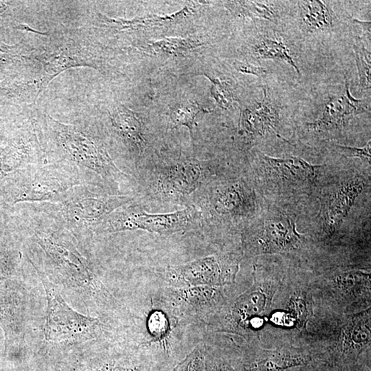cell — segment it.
<instances>
[{
	"instance_id": "obj_1",
	"label": "cell",
	"mask_w": 371,
	"mask_h": 371,
	"mask_svg": "<svg viewBox=\"0 0 371 371\" xmlns=\"http://www.w3.org/2000/svg\"><path fill=\"white\" fill-rule=\"evenodd\" d=\"M49 161L75 170L83 183L119 190L130 177L115 164L102 138L90 127L47 115L40 122Z\"/></svg>"
},
{
	"instance_id": "obj_2",
	"label": "cell",
	"mask_w": 371,
	"mask_h": 371,
	"mask_svg": "<svg viewBox=\"0 0 371 371\" xmlns=\"http://www.w3.org/2000/svg\"><path fill=\"white\" fill-rule=\"evenodd\" d=\"M371 308L351 313L315 316L305 343L328 371L370 368Z\"/></svg>"
},
{
	"instance_id": "obj_3",
	"label": "cell",
	"mask_w": 371,
	"mask_h": 371,
	"mask_svg": "<svg viewBox=\"0 0 371 371\" xmlns=\"http://www.w3.org/2000/svg\"><path fill=\"white\" fill-rule=\"evenodd\" d=\"M133 200L130 194L106 192L100 186L82 183L75 186L62 201L36 204V210L58 219L80 240L95 234L109 214Z\"/></svg>"
},
{
	"instance_id": "obj_4",
	"label": "cell",
	"mask_w": 371,
	"mask_h": 371,
	"mask_svg": "<svg viewBox=\"0 0 371 371\" xmlns=\"http://www.w3.org/2000/svg\"><path fill=\"white\" fill-rule=\"evenodd\" d=\"M30 218L32 238L58 272L87 290L100 288L87 260L76 245V238L54 216L38 211Z\"/></svg>"
},
{
	"instance_id": "obj_5",
	"label": "cell",
	"mask_w": 371,
	"mask_h": 371,
	"mask_svg": "<svg viewBox=\"0 0 371 371\" xmlns=\"http://www.w3.org/2000/svg\"><path fill=\"white\" fill-rule=\"evenodd\" d=\"M82 183L75 170L62 163L49 161L13 177L9 187H5L6 199L12 204L58 203L75 186Z\"/></svg>"
},
{
	"instance_id": "obj_6",
	"label": "cell",
	"mask_w": 371,
	"mask_h": 371,
	"mask_svg": "<svg viewBox=\"0 0 371 371\" xmlns=\"http://www.w3.org/2000/svg\"><path fill=\"white\" fill-rule=\"evenodd\" d=\"M33 59L41 67L38 95L60 73L74 67H102V60L95 47L85 36L72 33H56L45 47L35 49Z\"/></svg>"
},
{
	"instance_id": "obj_7",
	"label": "cell",
	"mask_w": 371,
	"mask_h": 371,
	"mask_svg": "<svg viewBox=\"0 0 371 371\" xmlns=\"http://www.w3.org/2000/svg\"><path fill=\"white\" fill-rule=\"evenodd\" d=\"M311 285L313 295L325 301L332 313L351 314L370 308V271L337 269L311 280Z\"/></svg>"
},
{
	"instance_id": "obj_8",
	"label": "cell",
	"mask_w": 371,
	"mask_h": 371,
	"mask_svg": "<svg viewBox=\"0 0 371 371\" xmlns=\"http://www.w3.org/2000/svg\"><path fill=\"white\" fill-rule=\"evenodd\" d=\"M307 243L306 236L297 232L294 218L280 210L265 214L242 236L244 253L248 256L297 253Z\"/></svg>"
},
{
	"instance_id": "obj_9",
	"label": "cell",
	"mask_w": 371,
	"mask_h": 371,
	"mask_svg": "<svg viewBox=\"0 0 371 371\" xmlns=\"http://www.w3.org/2000/svg\"><path fill=\"white\" fill-rule=\"evenodd\" d=\"M131 203L109 214L96 228L95 234L138 229L171 234L191 229L196 227L201 219V212L194 206L172 213L149 214Z\"/></svg>"
},
{
	"instance_id": "obj_10",
	"label": "cell",
	"mask_w": 371,
	"mask_h": 371,
	"mask_svg": "<svg viewBox=\"0 0 371 371\" xmlns=\"http://www.w3.org/2000/svg\"><path fill=\"white\" fill-rule=\"evenodd\" d=\"M49 161L45 138L38 119L21 125L0 149V179L17 175Z\"/></svg>"
},
{
	"instance_id": "obj_11",
	"label": "cell",
	"mask_w": 371,
	"mask_h": 371,
	"mask_svg": "<svg viewBox=\"0 0 371 371\" xmlns=\"http://www.w3.org/2000/svg\"><path fill=\"white\" fill-rule=\"evenodd\" d=\"M253 267L252 286L236 299L231 311L232 320L244 330L261 326L259 321L269 314L284 278L261 265Z\"/></svg>"
},
{
	"instance_id": "obj_12",
	"label": "cell",
	"mask_w": 371,
	"mask_h": 371,
	"mask_svg": "<svg viewBox=\"0 0 371 371\" xmlns=\"http://www.w3.org/2000/svg\"><path fill=\"white\" fill-rule=\"evenodd\" d=\"M34 268L43 284L47 300L44 327L45 340L67 341L80 338L92 332L98 325V320L82 315L70 307L44 271L36 267Z\"/></svg>"
},
{
	"instance_id": "obj_13",
	"label": "cell",
	"mask_w": 371,
	"mask_h": 371,
	"mask_svg": "<svg viewBox=\"0 0 371 371\" xmlns=\"http://www.w3.org/2000/svg\"><path fill=\"white\" fill-rule=\"evenodd\" d=\"M238 257L234 254H215L168 267L167 281L176 286H217L235 282L239 271Z\"/></svg>"
},
{
	"instance_id": "obj_14",
	"label": "cell",
	"mask_w": 371,
	"mask_h": 371,
	"mask_svg": "<svg viewBox=\"0 0 371 371\" xmlns=\"http://www.w3.org/2000/svg\"><path fill=\"white\" fill-rule=\"evenodd\" d=\"M258 153V175L262 181L276 188H292L313 184L317 172L322 167L295 156L277 158Z\"/></svg>"
},
{
	"instance_id": "obj_15",
	"label": "cell",
	"mask_w": 371,
	"mask_h": 371,
	"mask_svg": "<svg viewBox=\"0 0 371 371\" xmlns=\"http://www.w3.org/2000/svg\"><path fill=\"white\" fill-rule=\"evenodd\" d=\"M242 363L243 371H286L318 363L313 351L305 344L297 346L289 342L271 348L257 346Z\"/></svg>"
},
{
	"instance_id": "obj_16",
	"label": "cell",
	"mask_w": 371,
	"mask_h": 371,
	"mask_svg": "<svg viewBox=\"0 0 371 371\" xmlns=\"http://www.w3.org/2000/svg\"><path fill=\"white\" fill-rule=\"evenodd\" d=\"M204 177L202 164L181 160L161 168L155 174L154 192L163 199H175L193 192Z\"/></svg>"
},
{
	"instance_id": "obj_17",
	"label": "cell",
	"mask_w": 371,
	"mask_h": 371,
	"mask_svg": "<svg viewBox=\"0 0 371 371\" xmlns=\"http://www.w3.org/2000/svg\"><path fill=\"white\" fill-rule=\"evenodd\" d=\"M364 183L358 178L339 183L322 195L320 215L324 231L333 234L342 224L356 200L363 191Z\"/></svg>"
},
{
	"instance_id": "obj_18",
	"label": "cell",
	"mask_w": 371,
	"mask_h": 371,
	"mask_svg": "<svg viewBox=\"0 0 371 371\" xmlns=\"http://www.w3.org/2000/svg\"><path fill=\"white\" fill-rule=\"evenodd\" d=\"M278 293L286 297V315L282 317L286 324H291L302 334L306 331L308 324L314 316V295L311 280H285L282 282Z\"/></svg>"
},
{
	"instance_id": "obj_19",
	"label": "cell",
	"mask_w": 371,
	"mask_h": 371,
	"mask_svg": "<svg viewBox=\"0 0 371 371\" xmlns=\"http://www.w3.org/2000/svg\"><path fill=\"white\" fill-rule=\"evenodd\" d=\"M364 100L355 98L350 93L348 79L345 78L343 93L339 96H330L325 103L322 117L315 122L307 123L308 131L324 133L341 129L348 125L355 115L366 111Z\"/></svg>"
},
{
	"instance_id": "obj_20",
	"label": "cell",
	"mask_w": 371,
	"mask_h": 371,
	"mask_svg": "<svg viewBox=\"0 0 371 371\" xmlns=\"http://www.w3.org/2000/svg\"><path fill=\"white\" fill-rule=\"evenodd\" d=\"M111 126L137 165L147 146L145 125L136 112L120 104L109 111Z\"/></svg>"
},
{
	"instance_id": "obj_21",
	"label": "cell",
	"mask_w": 371,
	"mask_h": 371,
	"mask_svg": "<svg viewBox=\"0 0 371 371\" xmlns=\"http://www.w3.org/2000/svg\"><path fill=\"white\" fill-rule=\"evenodd\" d=\"M263 92L262 100L241 109L238 131L241 135L254 139L269 133L277 134L280 111L268 99L265 89Z\"/></svg>"
},
{
	"instance_id": "obj_22",
	"label": "cell",
	"mask_w": 371,
	"mask_h": 371,
	"mask_svg": "<svg viewBox=\"0 0 371 371\" xmlns=\"http://www.w3.org/2000/svg\"><path fill=\"white\" fill-rule=\"evenodd\" d=\"M252 197L243 183L234 182L221 186L213 196L212 205L219 214L242 215L250 209Z\"/></svg>"
},
{
	"instance_id": "obj_23",
	"label": "cell",
	"mask_w": 371,
	"mask_h": 371,
	"mask_svg": "<svg viewBox=\"0 0 371 371\" xmlns=\"http://www.w3.org/2000/svg\"><path fill=\"white\" fill-rule=\"evenodd\" d=\"M39 81L32 78L5 80L0 82V106L31 103L38 95Z\"/></svg>"
},
{
	"instance_id": "obj_24",
	"label": "cell",
	"mask_w": 371,
	"mask_h": 371,
	"mask_svg": "<svg viewBox=\"0 0 371 371\" xmlns=\"http://www.w3.org/2000/svg\"><path fill=\"white\" fill-rule=\"evenodd\" d=\"M298 5L301 25L307 32L324 30L333 25V14L323 1H300Z\"/></svg>"
},
{
	"instance_id": "obj_25",
	"label": "cell",
	"mask_w": 371,
	"mask_h": 371,
	"mask_svg": "<svg viewBox=\"0 0 371 371\" xmlns=\"http://www.w3.org/2000/svg\"><path fill=\"white\" fill-rule=\"evenodd\" d=\"M204 45V43L193 38H164L148 42L142 49L151 54L179 56L191 52Z\"/></svg>"
},
{
	"instance_id": "obj_26",
	"label": "cell",
	"mask_w": 371,
	"mask_h": 371,
	"mask_svg": "<svg viewBox=\"0 0 371 371\" xmlns=\"http://www.w3.org/2000/svg\"><path fill=\"white\" fill-rule=\"evenodd\" d=\"M35 49L27 44L0 43V71L20 69L36 63L33 59Z\"/></svg>"
},
{
	"instance_id": "obj_27",
	"label": "cell",
	"mask_w": 371,
	"mask_h": 371,
	"mask_svg": "<svg viewBox=\"0 0 371 371\" xmlns=\"http://www.w3.org/2000/svg\"><path fill=\"white\" fill-rule=\"evenodd\" d=\"M225 7L239 16L260 18L275 22L277 10L269 1H225Z\"/></svg>"
},
{
	"instance_id": "obj_28",
	"label": "cell",
	"mask_w": 371,
	"mask_h": 371,
	"mask_svg": "<svg viewBox=\"0 0 371 371\" xmlns=\"http://www.w3.org/2000/svg\"><path fill=\"white\" fill-rule=\"evenodd\" d=\"M253 52L260 59H273L286 62L295 69L299 75H301L297 65L290 55L289 49L280 41L262 38L254 45Z\"/></svg>"
},
{
	"instance_id": "obj_29",
	"label": "cell",
	"mask_w": 371,
	"mask_h": 371,
	"mask_svg": "<svg viewBox=\"0 0 371 371\" xmlns=\"http://www.w3.org/2000/svg\"><path fill=\"white\" fill-rule=\"evenodd\" d=\"M211 111L203 107L199 103L192 100H186L173 105L169 113L170 120L175 126H185L191 137L193 136V127L196 115L201 113H209Z\"/></svg>"
},
{
	"instance_id": "obj_30",
	"label": "cell",
	"mask_w": 371,
	"mask_h": 371,
	"mask_svg": "<svg viewBox=\"0 0 371 371\" xmlns=\"http://www.w3.org/2000/svg\"><path fill=\"white\" fill-rule=\"evenodd\" d=\"M353 49L359 78V89L363 91L370 89V52L365 47L360 37L356 38Z\"/></svg>"
},
{
	"instance_id": "obj_31",
	"label": "cell",
	"mask_w": 371,
	"mask_h": 371,
	"mask_svg": "<svg viewBox=\"0 0 371 371\" xmlns=\"http://www.w3.org/2000/svg\"><path fill=\"white\" fill-rule=\"evenodd\" d=\"M205 76L211 82L210 92L216 103L222 109L226 110L232 106L233 100L236 99L231 87L220 79Z\"/></svg>"
},
{
	"instance_id": "obj_32",
	"label": "cell",
	"mask_w": 371,
	"mask_h": 371,
	"mask_svg": "<svg viewBox=\"0 0 371 371\" xmlns=\"http://www.w3.org/2000/svg\"><path fill=\"white\" fill-rule=\"evenodd\" d=\"M205 357L204 352L195 348L172 371H204Z\"/></svg>"
},
{
	"instance_id": "obj_33",
	"label": "cell",
	"mask_w": 371,
	"mask_h": 371,
	"mask_svg": "<svg viewBox=\"0 0 371 371\" xmlns=\"http://www.w3.org/2000/svg\"><path fill=\"white\" fill-rule=\"evenodd\" d=\"M148 322L149 330L157 337H163L168 331V321L162 312L155 311L151 313Z\"/></svg>"
},
{
	"instance_id": "obj_34",
	"label": "cell",
	"mask_w": 371,
	"mask_h": 371,
	"mask_svg": "<svg viewBox=\"0 0 371 371\" xmlns=\"http://www.w3.org/2000/svg\"><path fill=\"white\" fill-rule=\"evenodd\" d=\"M339 151L348 157H358L362 161L370 164L371 159V142L369 141L363 147H350L344 145H336Z\"/></svg>"
},
{
	"instance_id": "obj_35",
	"label": "cell",
	"mask_w": 371,
	"mask_h": 371,
	"mask_svg": "<svg viewBox=\"0 0 371 371\" xmlns=\"http://www.w3.org/2000/svg\"><path fill=\"white\" fill-rule=\"evenodd\" d=\"M204 371H243V366L238 364L234 366L231 361L222 358L205 359Z\"/></svg>"
},
{
	"instance_id": "obj_36",
	"label": "cell",
	"mask_w": 371,
	"mask_h": 371,
	"mask_svg": "<svg viewBox=\"0 0 371 371\" xmlns=\"http://www.w3.org/2000/svg\"><path fill=\"white\" fill-rule=\"evenodd\" d=\"M233 66L238 72L254 75L260 78L264 77L267 74V71L265 68L255 66L247 62L235 60L233 63Z\"/></svg>"
},
{
	"instance_id": "obj_37",
	"label": "cell",
	"mask_w": 371,
	"mask_h": 371,
	"mask_svg": "<svg viewBox=\"0 0 371 371\" xmlns=\"http://www.w3.org/2000/svg\"><path fill=\"white\" fill-rule=\"evenodd\" d=\"M286 371H328L325 367L319 364L314 363L311 365L295 367Z\"/></svg>"
},
{
	"instance_id": "obj_38",
	"label": "cell",
	"mask_w": 371,
	"mask_h": 371,
	"mask_svg": "<svg viewBox=\"0 0 371 371\" xmlns=\"http://www.w3.org/2000/svg\"><path fill=\"white\" fill-rule=\"evenodd\" d=\"M354 22L358 24L362 29L364 35H366L367 39L370 41V21H361L358 19H354Z\"/></svg>"
},
{
	"instance_id": "obj_39",
	"label": "cell",
	"mask_w": 371,
	"mask_h": 371,
	"mask_svg": "<svg viewBox=\"0 0 371 371\" xmlns=\"http://www.w3.org/2000/svg\"><path fill=\"white\" fill-rule=\"evenodd\" d=\"M97 371H126V370L121 368L107 366Z\"/></svg>"
},
{
	"instance_id": "obj_40",
	"label": "cell",
	"mask_w": 371,
	"mask_h": 371,
	"mask_svg": "<svg viewBox=\"0 0 371 371\" xmlns=\"http://www.w3.org/2000/svg\"><path fill=\"white\" fill-rule=\"evenodd\" d=\"M9 3L8 1H0V14L3 13L8 10Z\"/></svg>"
},
{
	"instance_id": "obj_41",
	"label": "cell",
	"mask_w": 371,
	"mask_h": 371,
	"mask_svg": "<svg viewBox=\"0 0 371 371\" xmlns=\"http://www.w3.org/2000/svg\"><path fill=\"white\" fill-rule=\"evenodd\" d=\"M5 129V120L0 115V135L3 134Z\"/></svg>"
},
{
	"instance_id": "obj_42",
	"label": "cell",
	"mask_w": 371,
	"mask_h": 371,
	"mask_svg": "<svg viewBox=\"0 0 371 371\" xmlns=\"http://www.w3.org/2000/svg\"><path fill=\"white\" fill-rule=\"evenodd\" d=\"M349 371H370V368H359Z\"/></svg>"
}]
</instances>
